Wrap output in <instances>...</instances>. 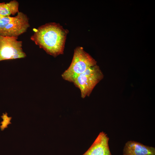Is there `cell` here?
Masks as SVG:
<instances>
[{"label":"cell","mask_w":155,"mask_h":155,"mask_svg":"<svg viewBox=\"0 0 155 155\" xmlns=\"http://www.w3.org/2000/svg\"><path fill=\"white\" fill-rule=\"evenodd\" d=\"M68 32L59 24L50 22L34 30L30 39L47 54L56 57L63 53Z\"/></svg>","instance_id":"6da1fadb"},{"label":"cell","mask_w":155,"mask_h":155,"mask_svg":"<svg viewBox=\"0 0 155 155\" xmlns=\"http://www.w3.org/2000/svg\"><path fill=\"white\" fill-rule=\"evenodd\" d=\"M96 61L84 50L77 47L74 50L70 65L61 75L63 79L73 82L80 74L88 68L96 65Z\"/></svg>","instance_id":"7a4b0ae2"},{"label":"cell","mask_w":155,"mask_h":155,"mask_svg":"<svg viewBox=\"0 0 155 155\" xmlns=\"http://www.w3.org/2000/svg\"><path fill=\"white\" fill-rule=\"evenodd\" d=\"M99 67L96 65L80 75L73 83L80 91L81 96H89L96 85L103 78Z\"/></svg>","instance_id":"3957f363"},{"label":"cell","mask_w":155,"mask_h":155,"mask_svg":"<svg viewBox=\"0 0 155 155\" xmlns=\"http://www.w3.org/2000/svg\"><path fill=\"white\" fill-rule=\"evenodd\" d=\"M18 37L0 35V61L24 58L26 56L22 49V42Z\"/></svg>","instance_id":"277c9868"},{"label":"cell","mask_w":155,"mask_h":155,"mask_svg":"<svg viewBox=\"0 0 155 155\" xmlns=\"http://www.w3.org/2000/svg\"><path fill=\"white\" fill-rule=\"evenodd\" d=\"M29 20L26 14L18 12L10 23L0 32V35L18 37L26 32L30 26Z\"/></svg>","instance_id":"5b68a950"},{"label":"cell","mask_w":155,"mask_h":155,"mask_svg":"<svg viewBox=\"0 0 155 155\" xmlns=\"http://www.w3.org/2000/svg\"><path fill=\"white\" fill-rule=\"evenodd\" d=\"M107 134L100 132L89 149L83 155H112Z\"/></svg>","instance_id":"8992f818"},{"label":"cell","mask_w":155,"mask_h":155,"mask_svg":"<svg viewBox=\"0 0 155 155\" xmlns=\"http://www.w3.org/2000/svg\"><path fill=\"white\" fill-rule=\"evenodd\" d=\"M123 155H155V148L133 141L127 142L124 146Z\"/></svg>","instance_id":"52a82bcc"},{"label":"cell","mask_w":155,"mask_h":155,"mask_svg":"<svg viewBox=\"0 0 155 155\" xmlns=\"http://www.w3.org/2000/svg\"><path fill=\"white\" fill-rule=\"evenodd\" d=\"M19 3L15 0L9 3H0V15L2 16L14 15L19 11Z\"/></svg>","instance_id":"ba28073f"},{"label":"cell","mask_w":155,"mask_h":155,"mask_svg":"<svg viewBox=\"0 0 155 155\" xmlns=\"http://www.w3.org/2000/svg\"><path fill=\"white\" fill-rule=\"evenodd\" d=\"M1 117L3 119V121L0 123L2 125L0 126V127L1 130L3 131L5 128L8 127L7 126L9 124H11L10 121L12 117H8L6 112L5 113H3Z\"/></svg>","instance_id":"9c48e42d"},{"label":"cell","mask_w":155,"mask_h":155,"mask_svg":"<svg viewBox=\"0 0 155 155\" xmlns=\"http://www.w3.org/2000/svg\"><path fill=\"white\" fill-rule=\"evenodd\" d=\"M14 17L9 16H3L0 20V32L2 31L13 20Z\"/></svg>","instance_id":"30bf717a"},{"label":"cell","mask_w":155,"mask_h":155,"mask_svg":"<svg viewBox=\"0 0 155 155\" xmlns=\"http://www.w3.org/2000/svg\"><path fill=\"white\" fill-rule=\"evenodd\" d=\"M3 17V16H1L0 15V20H1V18H2Z\"/></svg>","instance_id":"8fae6325"}]
</instances>
